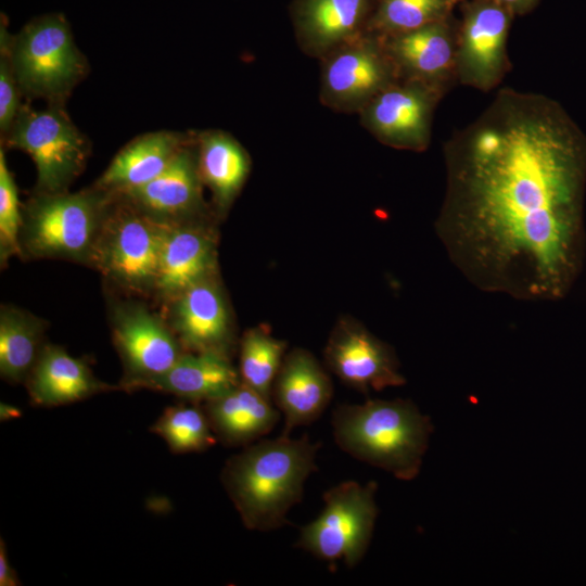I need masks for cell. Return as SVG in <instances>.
Here are the masks:
<instances>
[{"label": "cell", "instance_id": "cell-1", "mask_svg": "<svg viewBox=\"0 0 586 586\" xmlns=\"http://www.w3.org/2000/svg\"><path fill=\"white\" fill-rule=\"evenodd\" d=\"M435 231L475 288L558 301L583 268L586 136L556 100L501 88L443 148Z\"/></svg>", "mask_w": 586, "mask_h": 586}, {"label": "cell", "instance_id": "cell-2", "mask_svg": "<svg viewBox=\"0 0 586 586\" xmlns=\"http://www.w3.org/2000/svg\"><path fill=\"white\" fill-rule=\"evenodd\" d=\"M319 448L306 435H280L252 443L227 460L221 482L246 528L266 532L289 523V511L318 469Z\"/></svg>", "mask_w": 586, "mask_h": 586}, {"label": "cell", "instance_id": "cell-3", "mask_svg": "<svg viewBox=\"0 0 586 586\" xmlns=\"http://www.w3.org/2000/svg\"><path fill=\"white\" fill-rule=\"evenodd\" d=\"M332 428L343 451L405 481L418 475L432 432L430 419L404 399L340 405Z\"/></svg>", "mask_w": 586, "mask_h": 586}, {"label": "cell", "instance_id": "cell-4", "mask_svg": "<svg viewBox=\"0 0 586 586\" xmlns=\"http://www.w3.org/2000/svg\"><path fill=\"white\" fill-rule=\"evenodd\" d=\"M115 195L103 189L42 193L24 208L22 240L37 257L92 259Z\"/></svg>", "mask_w": 586, "mask_h": 586}, {"label": "cell", "instance_id": "cell-5", "mask_svg": "<svg viewBox=\"0 0 586 586\" xmlns=\"http://www.w3.org/2000/svg\"><path fill=\"white\" fill-rule=\"evenodd\" d=\"M8 42L21 93L28 98L64 104L88 73V63L62 15L31 21L17 35H9Z\"/></svg>", "mask_w": 586, "mask_h": 586}, {"label": "cell", "instance_id": "cell-6", "mask_svg": "<svg viewBox=\"0 0 586 586\" xmlns=\"http://www.w3.org/2000/svg\"><path fill=\"white\" fill-rule=\"evenodd\" d=\"M7 145L26 152L37 168V191H66L82 171L90 143L63 109L49 103L43 110L28 105L21 110L3 137Z\"/></svg>", "mask_w": 586, "mask_h": 586}, {"label": "cell", "instance_id": "cell-7", "mask_svg": "<svg viewBox=\"0 0 586 586\" xmlns=\"http://www.w3.org/2000/svg\"><path fill=\"white\" fill-rule=\"evenodd\" d=\"M375 492L374 482L355 481L328 489L321 513L301 528L296 546L318 559L356 566L368 549L378 515Z\"/></svg>", "mask_w": 586, "mask_h": 586}, {"label": "cell", "instance_id": "cell-8", "mask_svg": "<svg viewBox=\"0 0 586 586\" xmlns=\"http://www.w3.org/2000/svg\"><path fill=\"white\" fill-rule=\"evenodd\" d=\"M119 199L118 209L110 211L106 218L93 260L107 277L126 288L155 286L162 247L171 222Z\"/></svg>", "mask_w": 586, "mask_h": 586}, {"label": "cell", "instance_id": "cell-9", "mask_svg": "<svg viewBox=\"0 0 586 586\" xmlns=\"http://www.w3.org/2000/svg\"><path fill=\"white\" fill-rule=\"evenodd\" d=\"M319 100L337 113H359L398 80L379 36L365 31L320 60Z\"/></svg>", "mask_w": 586, "mask_h": 586}, {"label": "cell", "instance_id": "cell-10", "mask_svg": "<svg viewBox=\"0 0 586 586\" xmlns=\"http://www.w3.org/2000/svg\"><path fill=\"white\" fill-rule=\"evenodd\" d=\"M460 4L457 82L488 92L499 86L511 69L507 41L514 15L494 0H464Z\"/></svg>", "mask_w": 586, "mask_h": 586}, {"label": "cell", "instance_id": "cell-11", "mask_svg": "<svg viewBox=\"0 0 586 586\" xmlns=\"http://www.w3.org/2000/svg\"><path fill=\"white\" fill-rule=\"evenodd\" d=\"M445 94L418 80L398 79L361 109L360 125L386 146L423 152L431 143L434 113Z\"/></svg>", "mask_w": 586, "mask_h": 586}, {"label": "cell", "instance_id": "cell-12", "mask_svg": "<svg viewBox=\"0 0 586 586\" xmlns=\"http://www.w3.org/2000/svg\"><path fill=\"white\" fill-rule=\"evenodd\" d=\"M113 339L125 369L118 387L125 391L143 388L186 353L175 332L140 306L116 309Z\"/></svg>", "mask_w": 586, "mask_h": 586}, {"label": "cell", "instance_id": "cell-13", "mask_svg": "<svg viewBox=\"0 0 586 586\" xmlns=\"http://www.w3.org/2000/svg\"><path fill=\"white\" fill-rule=\"evenodd\" d=\"M324 359L337 378L362 393L406 382L393 348L352 319H342L334 327Z\"/></svg>", "mask_w": 586, "mask_h": 586}, {"label": "cell", "instance_id": "cell-14", "mask_svg": "<svg viewBox=\"0 0 586 586\" xmlns=\"http://www.w3.org/2000/svg\"><path fill=\"white\" fill-rule=\"evenodd\" d=\"M454 16L406 33L380 37L398 79L418 80L447 93L457 82Z\"/></svg>", "mask_w": 586, "mask_h": 586}, {"label": "cell", "instance_id": "cell-15", "mask_svg": "<svg viewBox=\"0 0 586 586\" xmlns=\"http://www.w3.org/2000/svg\"><path fill=\"white\" fill-rule=\"evenodd\" d=\"M173 329L186 352L230 357L233 328L228 302L214 275L173 298Z\"/></svg>", "mask_w": 586, "mask_h": 586}, {"label": "cell", "instance_id": "cell-16", "mask_svg": "<svg viewBox=\"0 0 586 586\" xmlns=\"http://www.w3.org/2000/svg\"><path fill=\"white\" fill-rule=\"evenodd\" d=\"M203 186L193 133V139L156 178L115 195L152 217L178 222L204 213Z\"/></svg>", "mask_w": 586, "mask_h": 586}, {"label": "cell", "instance_id": "cell-17", "mask_svg": "<svg viewBox=\"0 0 586 586\" xmlns=\"http://www.w3.org/2000/svg\"><path fill=\"white\" fill-rule=\"evenodd\" d=\"M375 0H292L290 16L298 48L320 60L366 31Z\"/></svg>", "mask_w": 586, "mask_h": 586}, {"label": "cell", "instance_id": "cell-18", "mask_svg": "<svg viewBox=\"0 0 586 586\" xmlns=\"http://www.w3.org/2000/svg\"><path fill=\"white\" fill-rule=\"evenodd\" d=\"M331 379L311 353L295 348L285 355L272 386L275 403L284 416L281 435L317 420L329 405Z\"/></svg>", "mask_w": 586, "mask_h": 586}, {"label": "cell", "instance_id": "cell-19", "mask_svg": "<svg viewBox=\"0 0 586 586\" xmlns=\"http://www.w3.org/2000/svg\"><path fill=\"white\" fill-rule=\"evenodd\" d=\"M215 263L212 232L193 220L171 222L162 247L154 288L174 298L198 281L214 275Z\"/></svg>", "mask_w": 586, "mask_h": 586}, {"label": "cell", "instance_id": "cell-20", "mask_svg": "<svg viewBox=\"0 0 586 586\" xmlns=\"http://www.w3.org/2000/svg\"><path fill=\"white\" fill-rule=\"evenodd\" d=\"M193 133L160 130L137 137L115 155L95 187L120 194L148 183L171 163Z\"/></svg>", "mask_w": 586, "mask_h": 586}, {"label": "cell", "instance_id": "cell-21", "mask_svg": "<svg viewBox=\"0 0 586 586\" xmlns=\"http://www.w3.org/2000/svg\"><path fill=\"white\" fill-rule=\"evenodd\" d=\"M25 382L31 402L42 407L72 404L114 388L98 380L82 359L51 344L43 346Z\"/></svg>", "mask_w": 586, "mask_h": 586}, {"label": "cell", "instance_id": "cell-22", "mask_svg": "<svg viewBox=\"0 0 586 586\" xmlns=\"http://www.w3.org/2000/svg\"><path fill=\"white\" fill-rule=\"evenodd\" d=\"M211 426L222 444L247 446L269 433L280 419L271 400L242 381L205 403Z\"/></svg>", "mask_w": 586, "mask_h": 586}, {"label": "cell", "instance_id": "cell-23", "mask_svg": "<svg viewBox=\"0 0 586 586\" xmlns=\"http://www.w3.org/2000/svg\"><path fill=\"white\" fill-rule=\"evenodd\" d=\"M194 136L202 182L209 189L215 207L222 215L250 175V154L231 133L224 130L194 131Z\"/></svg>", "mask_w": 586, "mask_h": 586}, {"label": "cell", "instance_id": "cell-24", "mask_svg": "<svg viewBox=\"0 0 586 586\" xmlns=\"http://www.w3.org/2000/svg\"><path fill=\"white\" fill-rule=\"evenodd\" d=\"M241 382L230 357L218 353L186 352L165 373L143 388L174 394L192 403L214 399Z\"/></svg>", "mask_w": 586, "mask_h": 586}, {"label": "cell", "instance_id": "cell-25", "mask_svg": "<svg viewBox=\"0 0 586 586\" xmlns=\"http://www.w3.org/2000/svg\"><path fill=\"white\" fill-rule=\"evenodd\" d=\"M43 326L30 314L15 307L0 313V374L18 383L26 381L42 348Z\"/></svg>", "mask_w": 586, "mask_h": 586}, {"label": "cell", "instance_id": "cell-26", "mask_svg": "<svg viewBox=\"0 0 586 586\" xmlns=\"http://www.w3.org/2000/svg\"><path fill=\"white\" fill-rule=\"evenodd\" d=\"M285 342L275 337L265 327L247 330L240 345L241 381L268 399L285 357Z\"/></svg>", "mask_w": 586, "mask_h": 586}, {"label": "cell", "instance_id": "cell-27", "mask_svg": "<svg viewBox=\"0 0 586 586\" xmlns=\"http://www.w3.org/2000/svg\"><path fill=\"white\" fill-rule=\"evenodd\" d=\"M448 0H375L366 31L377 36L406 33L453 16Z\"/></svg>", "mask_w": 586, "mask_h": 586}, {"label": "cell", "instance_id": "cell-28", "mask_svg": "<svg viewBox=\"0 0 586 586\" xmlns=\"http://www.w3.org/2000/svg\"><path fill=\"white\" fill-rule=\"evenodd\" d=\"M150 430L177 454L203 451L218 441L205 410L195 403L167 407Z\"/></svg>", "mask_w": 586, "mask_h": 586}, {"label": "cell", "instance_id": "cell-29", "mask_svg": "<svg viewBox=\"0 0 586 586\" xmlns=\"http://www.w3.org/2000/svg\"><path fill=\"white\" fill-rule=\"evenodd\" d=\"M23 215L20 209L17 188L4 151L0 150V258L2 264L21 253L20 234Z\"/></svg>", "mask_w": 586, "mask_h": 586}, {"label": "cell", "instance_id": "cell-30", "mask_svg": "<svg viewBox=\"0 0 586 586\" xmlns=\"http://www.w3.org/2000/svg\"><path fill=\"white\" fill-rule=\"evenodd\" d=\"M9 34L1 29L0 39V131L3 138L12 127L22 103L21 90L13 71L9 53Z\"/></svg>", "mask_w": 586, "mask_h": 586}, {"label": "cell", "instance_id": "cell-31", "mask_svg": "<svg viewBox=\"0 0 586 586\" xmlns=\"http://www.w3.org/2000/svg\"><path fill=\"white\" fill-rule=\"evenodd\" d=\"M21 582L11 566L3 539L0 540V586H18Z\"/></svg>", "mask_w": 586, "mask_h": 586}, {"label": "cell", "instance_id": "cell-32", "mask_svg": "<svg viewBox=\"0 0 586 586\" xmlns=\"http://www.w3.org/2000/svg\"><path fill=\"white\" fill-rule=\"evenodd\" d=\"M500 5L508 9L514 16L525 15L532 12L538 4L539 0H494Z\"/></svg>", "mask_w": 586, "mask_h": 586}, {"label": "cell", "instance_id": "cell-33", "mask_svg": "<svg viewBox=\"0 0 586 586\" xmlns=\"http://www.w3.org/2000/svg\"><path fill=\"white\" fill-rule=\"evenodd\" d=\"M22 415L21 410L17 407L12 405L1 403L0 404V419L1 421H7L10 419L20 418Z\"/></svg>", "mask_w": 586, "mask_h": 586}, {"label": "cell", "instance_id": "cell-34", "mask_svg": "<svg viewBox=\"0 0 586 586\" xmlns=\"http://www.w3.org/2000/svg\"><path fill=\"white\" fill-rule=\"evenodd\" d=\"M449 2H451L455 7L457 4H460L461 2H463L464 0H448Z\"/></svg>", "mask_w": 586, "mask_h": 586}]
</instances>
